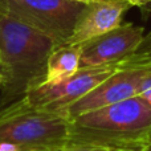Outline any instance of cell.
I'll use <instances>...</instances> for the list:
<instances>
[{
    "label": "cell",
    "instance_id": "6da1fadb",
    "mask_svg": "<svg viewBox=\"0 0 151 151\" xmlns=\"http://www.w3.org/2000/svg\"><path fill=\"white\" fill-rule=\"evenodd\" d=\"M57 42L28 24L0 11V61L5 81L0 88V109L23 98L42 81L47 61Z\"/></svg>",
    "mask_w": 151,
    "mask_h": 151
},
{
    "label": "cell",
    "instance_id": "7a4b0ae2",
    "mask_svg": "<svg viewBox=\"0 0 151 151\" xmlns=\"http://www.w3.org/2000/svg\"><path fill=\"white\" fill-rule=\"evenodd\" d=\"M150 129L151 105L134 97L70 119L65 147L143 150Z\"/></svg>",
    "mask_w": 151,
    "mask_h": 151
},
{
    "label": "cell",
    "instance_id": "3957f363",
    "mask_svg": "<svg viewBox=\"0 0 151 151\" xmlns=\"http://www.w3.org/2000/svg\"><path fill=\"white\" fill-rule=\"evenodd\" d=\"M68 135L69 121L61 113L36 109L24 97L0 109V145L57 151Z\"/></svg>",
    "mask_w": 151,
    "mask_h": 151
},
{
    "label": "cell",
    "instance_id": "277c9868",
    "mask_svg": "<svg viewBox=\"0 0 151 151\" xmlns=\"http://www.w3.org/2000/svg\"><path fill=\"white\" fill-rule=\"evenodd\" d=\"M86 4L72 0H0V11L63 45L73 33Z\"/></svg>",
    "mask_w": 151,
    "mask_h": 151
},
{
    "label": "cell",
    "instance_id": "5b68a950",
    "mask_svg": "<svg viewBox=\"0 0 151 151\" xmlns=\"http://www.w3.org/2000/svg\"><path fill=\"white\" fill-rule=\"evenodd\" d=\"M133 57L115 64L83 66L74 74L56 83H37L27 91L24 98L36 109L60 113L96 89L102 81L109 78L117 70L130 64Z\"/></svg>",
    "mask_w": 151,
    "mask_h": 151
},
{
    "label": "cell",
    "instance_id": "8992f818",
    "mask_svg": "<svg viewBox=\"0 0 151 151\" xmlns=\"http://www.w3.org/2000/svg\"><path fill=\"white\" fill-rule=\"evenodd\" d=\"M151 69L150 53H135L130 64L121 68L96 89L60 111L68 121L81 114L139 96L141 83Z\"/></svg>",
    "mask_w": 151,
    "mask_h": 151
},
{
    "label": "cell",
    "instance_id": "52a82bcc",
    "mask_svg": "<svg viewBox=\"0 0 151 151\" xmlns=\"http://www.w3.org/2000/svg\"><path fill=\"white\" fill-rule=\"evenodd\" d=\"M143 32L142 27L126 23L85 42L81 45L80 68L115 64L131 58L143 44Z\"/></svg>",
    "mask_w": 151,
    "mask_h": 151
},
{
    "label": "cell",
    "instance_id": "ba28073f",
    "mask_svg": "<svg viewBox=\"0 0 151 151\" xmlns=\"http://www.w3.org/2000/svg\"><path fill=\"white\" fill-rule=\"evenodd\" d=\"M133 5L127 0H98L85 5L72 36L63 45H83L121 25L125 13Z\"/></svg>",
    "mask_w": 151,
    "mask_h": 151
},
{
    "label": "cell",
    "instance_id": "9c48e42d",
    "mask_svg": "<svg viewBox=\"0 0 151 151\" xmlns=\"http://www.w3.org/2000/svg\"><path fill=\"white\" fill-rule=\"evenodd\" d=\"M81 45H57L47 61L44 78L40 83H56L80 69Z\"/></svg>",
    "mask_w": 151,
    "mask_h": 151
},
{
    "label": "cell",
    "instance_id": "30bf717a",
    "mask_svg": "<svg viewBox=\"0 0 151 151\" xmlns=\"http://www.w3.org/2000/svg\"><path fill=\"white\" fill-rule=\"evenodd\" d=\"M139 98H142L143 101H146L147 104L151 105V69L149 73L145 76L143 81L141 83V91H139Z\"/></svg>",
    "mask_w": 151,
    "mask_h": 151
},
{
    "label": "cell",
    "instance_id": "8fae6325",
    "mask_svg": "<svg viewBox=\"0 0 151 151\" xmlns=\"http://www.w3.org/2000/svg\"><path fill=\"white\" fill-rule=\"evenodd\" d=\"M58 151H143V150H119V149H104V147H63Z\"/></svg>",
    "mask_w": 151,
    "mask_h": 151
},
{
    "label": "cell",
    "instance_id": "7c38bea8",
    "mask_svg": "<svg viewBox=\"0 0 151 151\" xmlns=\"http://www.w3.org/2000/svg\"><path fill=\"white\" fill-rule=\"evenodd\" d=\"M133 7H145L147 4H151V0H127Z\"/></svg>",
    "mask_w": 151,
    "mask_h": 151
},
{
    "label": "cell",
    "instance_id": "4fadbf2b",
    "mask_svg": "<svg viewBox=\"0 0 151 151\" xmlns=\"http://www.w3.org/2000/svg\"><path fill=\"white\" fill-rule=\"evenodd\" d=\"M143 151H151V129L147 134V138H146V146H145Z\"/></svg>",
    "mask_w": 151,
    "mask_h": 151
},
{
    "label": "cell",
    "instance_id": "5bb4252c",
    "mask_svg": "<svg viewBox=\"0 0 151 151\" xmlns=\"http://www.w3.org/2000/svg\"><path fill=\"white\" fill-rule=\"evenodd\" d=\"M72 1H78V3H83V4H89L93 1H98V0H72Z\"/></svg>",
    "mask_w": 151,
    "mask_h": 151
},
{
    "label": "cell",
    "instance_id": "9a60e30c",
    "mask_svg": "<svg viewBox=\"0 0 151 151\" xmlns=\"http://www.w3.org/2000/svg\"><path fill=\"white\" fill-rule=\"evenodd\" d=\"M4 81H5V76L3 74V73H0V86L4 83Z\"/></svg>",
    "mask_w": 151,
    "mask_h": 151
},
{
    "label": "cell",
    "instance_id": "2e32d148",
    "mask_svg": "<svg viewBox=\"0 0 151 151\" xmlns=\"http://www.w3.org/2000/svg\"><path fill=\"white\" fill-rule=\"evenodd\" d=\"M0 73H3L5 76V73H4V66H3V64H1V61H0Z\"/></svg>",
    "mask_w": 151,
    "mask_h": 151
},
{
    "label": "cell",
    "instance_id": "e0dca14e",
    "mask_svg": "<svg viewBox=\"0 0 151 151\" xmlns=\"http://www.w3.org/2000/svg\"><path fill=\"white\" fill-rule=\"evenodd\" d=\"M150 56H151V52H150Z\"/></svg>",
    "mask_w": 151,
    "mask_h": 151
}]
</instances>
